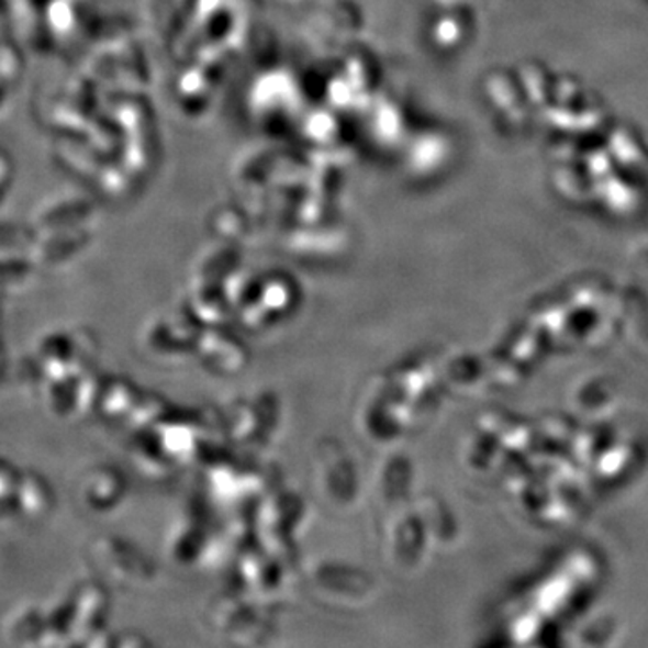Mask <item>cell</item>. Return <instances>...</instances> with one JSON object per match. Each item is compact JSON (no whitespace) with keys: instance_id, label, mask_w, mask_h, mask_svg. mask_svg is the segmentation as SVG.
Here are the masks:
<instances>
[]
</instances>
